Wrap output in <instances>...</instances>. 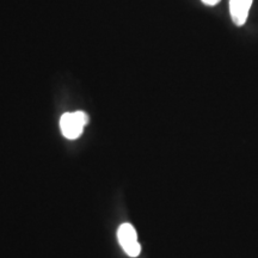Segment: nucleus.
<instances>
[{"mask_svg": "<svg viewBox=\"0 0 258 258\" xmlns=\"http://www.w3.org/2000/svg\"><path fill=\"white\" fill-rule=\"evenodd\" d=\"M201 2L205 5H207V6H215L217 4H219V3H220L221 0H201Z\"/></svg>", "mask_w": 258, "mask_h": 258, "instance_id": "20e7f679", "label": "nucleus"}, {"mask_svg": "<svg viewBox=\"0 0 258 258\" xmlns=\"http://www.w3.org/2000/svg\"><path fill=\"white\" fill-rule=\"evenodd\" d=\"M89 116L84 111L66 112L60 118V128L63 137L74 140L83 134L84 127L88 124Z\"/></svg>", "mask_w": 258, "mask_h": 258, "instance_id": "f257e3e1", "label": "nucleus"}, {"mask_svg": "<svg viewBox=\"0 0 258 258\" xmlns=\"http://www.w3.org/2000/svg\"><path fill=\"white\" fill-rule=\"evenodd\" d=\"M117 238L125 253L131 257H138L141 252V246L138 241V235L131 224H123L118 227Z\"/></svg>", "mask_w": 258, "mask_h": 258, "instance_id": "f03ea898", "label": "nucleus"}, {"mask_svg": "<svg viewBox=\"0 0 258 258\" xmlns=\"http://www.w3.org/2000/svg\"><path fill=\"white\" fill-rule=\"evenodd\" d=\"M253 0H230V15L237 27H243L249 17Z\"/></svg>", "mask_w": 258, "mask_h": 258, "instance_id": "7ed1b4c3", "label": "nucleus"}]
</instances>
